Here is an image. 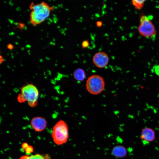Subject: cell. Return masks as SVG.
Instances as JSON below:
<instances>
[{
    "label": "cell",
    "mask_w": 159,
    "mask_h": 159,
    "mask_svg": "<svg viewBox=\"0 0 159 159\" xmlns=\"http://www.w3.org/2000/svg\"><path fill=\"white\" fill-rule=\"evenodd\" d=\"M52 137L54 143L60 145L65 143L69 138L68 125L64 121H58L53 128Z\"/></svg>",
    "instance_id": "obj_3"
},
{
    "label": "cell",
    "mask_w": 159,
    "mask_h": 159,
    "mask_svg": "<svg viewBox=\"0 0 159 159\" xmlns=\"http://www.w3.org/2000/svg\"><path fill=\"white\" fill-rule=\"evenodd\" d=\"M31 8L33 9L31 13V21L33 24H38L43 21L47 17L52 7L44 3L31 5Z\"/></svg>",
    "instance_id": "obj_4"
},
{
    "label": "cell",
    "mask_w": 159,
    "mask_h": 159,
    "mask_svg": "<svg viewBox=\"0 0 159 159\" xmlns=\"http://www.w3.org/2000/svg\"><path fill=\"white\" fill-rule=\"evenodd\" d=\"M50 157L49 155L47 154L43 156L39 154H37L31 156L27 155L26 159H50Z\"/></svg>",
    "instance_id": "obj_12"
},
{
    "label": "cell",
    "mask_w": 159,
    "mask_h": 159,
    "mask_svg": "<svg viewBox=\"0 0 159 159\" xmlns=\"http://www.w3.org/2000/svg\"><path fill=\"white\" fill-rule=\"evenodd\" d=\"M85 86L87 91L90 94L97 95L100 94L104 90L105 82L102 76L94 74L88 77L86 81Z\"/></svg>",
    "instance_id": "obj_5"
},
{
    "label": "cell",
    "mask_w": 159,
    "mask_h": 159,
    "mask_svg": "<svg viewBox=\"0 0 159 159\" xmlns=\"http://www.w3.org/2000/svg\"><path fill=\"white\" fill-rule=\"evenodd\" d=\"M89 42L87 40H84L82 43L81 45L82 47L83 48H86L88 47L89 46Z\"/></svg>",
    "instance_id": "obj_13"
},
{
    "label": "cell",
    "mask_w": 159,
    "mask_h": 159,
    "mask_svg": "<svg viewBox=\"0 0 159 159\" xmlns=\"http://www.w3.org/2000/svg\"><path fill=\"white\" fill-rule=\"evenodd\" d=\"M94 64L97 67L102 68L106 67L109 62V57L107 54L100 52L95 53L92 58Z\"/></svg>",
    "instance_id": "obj_6"
},
{
    "label": "cell",
    "mask_w": 159,
    "mask_h": 159,
    "mask_svg": "<svg viewBox=\"0 0 159 159\" xmlns=\"http://www.w3.org/2000/svg\"><path fill=\"white\" fill-rule=\"evenodd\" d=\"M25 150L26 153H30L33 152V148L32 146L29 145Z\"/></svg>",
    "instance_id": "obj_14"
},
{
    "label": "cell",
    "mask_w": 159,
    "mask_h": 159,
    "mask_svg": "<svg viewBox=\"0 0 159 159\" xmlns=\"http://www.w3.org/2000/svg\"><path fill=\"white\" fill-rule=\"evenodd\" d=\"M155 132L153 129L146 127L142 129L140 138L143 141L147 142H151L155 140Z\"/></svg>",
    "instance_id": "obj_8"
},
{
    "label": "cell",
    "mask_w": 159,
    "mask_h": 159,
    "mask_svg": "<svg viewBox=\"0 0 159 159\" xmlns=\"http://www.w3.org/2000/svg\"><path fill=\"white\" fill-rule=\"evenodd\" d=\"M39 96L37 88L32 84H28L21 87L17 100L19 103L27 102L28 105L33 107L37 105Z\"/></svg>",
    "instance_id": "obj_1"
},
{
    "label": "cell",
    "mask_w": 159,
    "mask_h": 159,
    "mask_svg": "<svg viewBox=\"0 0 159 159\" xmlns=\"http://www.w3.org/2000/svg\"><path fill=\"white\" fill-rule=\"evenodd\" d=\"M47 123L46 119L44 117L40 116L33 118L30 122L32 127L37 132H41L45 129Z\"/></svg>",
    "instance_id": "obj_7"
},
{
    "label": "cell",
    "mask_w": 159,
    "mask_h": 159,
    "mask_svg": "<svg viewBox=\"0 0 159 159\" xmlns=\"http://www.w3.org/2000/svg\"><path fill=\"white\" fill-rule=\"evenodd\" d=\"M145 1V0H132V4L136 9H140L143 7Z\"/></svg>",
    "instance_id": "obj_11"
},
{
    "label": "cell",
    "mask_w": 159,
    "mask_h": 159,
    "mask_svg": "<svg viewBox=\"0 0 159 159\" xmlns=\"http://www.w3.org/2000/svg\"><path fill=\"white\" fill-rule=\"evenodd\" d=\"M112 154L114 156L119 158H122L127 155V152L126 148L124 146L117 145L113 148Z\"/></svg>",
    "instance_id": "obj_9"
},
{
    "label": "cell",
    "mask_w": 159,
    "mask_h": 159,
    "mask_svg": "<svg viewBox=\"0 0 159 159\" xmlns=\"http://www.w3.org/2000/svg\"><path fill=\"white\" fill-rule=\"evenodd\" d=\"M73 76L75 80L79 81H83L86 78L85 71L82 68H77L74 72Z\"/></svg>",
    "instance_id": "obj_10"
},
{
    "label": "cell",
    "mask_w": 159,
    "mask_h": 159,
    "mask_svg": "<svg viewBox=\"0 0 159 159\" xmlns=\"http://www.w3.org/2000/svg\"><path fill=\"white\" fill-rule=\"evenodd\" d=\"M29 145L26 143H23L22 145V147L23 149H25Z\"/></svg>",
    "instance_id": "obj_16"
},
{
    "label": "cell",
    "mask_w": 159,
    "mask_h": 159,
    "mask_svg": "<svg viewBox=\"0 0 159 159\" xmlns=\"http://www.w3.org/2000/svg\"><path fill=\"white\" fill-rule=\"evenodd\" d=\"M96 26L98 27H101L102 25V23L101 21H97L96 23Z\"/></svg>",
    "instance_id": "obj_15"
},
{
    "label": "cell",
    "mask_w": 159,
    "mask_h": 159,
    "mask_svg": "<svg viewBox=\"0 0 159 159\" xmlns=\"http://www.w3.org/2000/svg\"><path fill=\"white\" fill-rule=\"evenodd\" d=\"M8 48L9 49H11L13 48L12 45L11 44H9L7 46Z\"/></svg>",
    "instance_id": "obj_17"
},
{
    "label": "cell",
    "mask_w": 159,
    "mask_h": 159,
    "mask_svg": "<svg viewBox=\"0 0 159 159\" xmlns=\"http://www.w3.org/2000/svg\"><path fill=\"white\" fill-rule=\"evenodd\" d=\"M153 16L151 15H143L140 20V24L138 27L139 34L146 38L155 40L156 36L155 28L153 23Z\"/></svg>",
    "instance_id": "obj_2"
}]
</instances>
